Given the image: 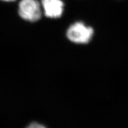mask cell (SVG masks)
Returning a JSON list of instances; mask_svg holds the SVG:
<instances>
[{
  "instance_id": "cell-2",
  "label": "cell",
  "mask_w": 128,
  "mask_h": 128,
  "mask_svg": "<svg viewBox=\"0 0 128 128\" xmlns=\"http://www.w3.org/2000/svg\"><path fill=\"white\" fill-rule=\"evenodd\" d=\"M18 14L24 20L36 22L42 16L40 4L38 0H21L18 4Z\"/></svg>"
},
{
  "instance_id": "cell-1",
  "label": "cell",
  "mask_w": 128,
  "mask_h": 128,
  "mask_svg": "<svg viewBox=\"0 0 128 128\" xmlns=\"http://www.w3.org/2000/svg\"><path fill=\"white\" fill-rule=\"evenodd\" d=\"M93 30L82 22H76L70 27L67 31V37L76 44H87L92 39Z\"/></svg>"
},
{
  "instance_id": "cell-3",
  "label": "cell",
  "mask_w": 128,
  "mask_h": 128,
  "mask_svg": "<svg viewBox=\"0 0 128 128\" xmlns=\"http://www.w3.org/2000/svg\"><path fill=\"white\" fill-rule=\"evenodd\" d=\"M44 14L47 17L57 18L63 13L64 4L62 0H42Z\"/></svg>"
},
{
  "instance_id": "cell-5",
  "label": "cell",
  "mask_w": 128,
  "mask_h": 128,
  "mask_svg": "<svg viewBox=\"0 0 128 128\" xmlns=\"http://www.w3.org/2000/svg\"><path fill=\"white\" fill-rule=\"evenodd\" d=\"M4 1H7V2H10V1H14L15 0H2Z\"/></svg>"
},
{
  "instance_id": "cell-4",
  "label": "cell",
  "mask_w": 128,
  "mask_h": 128,
  "mask_svg": "<svg viewBox=\"0 0 128 128\" xmlns=\"http://www.w3.org/2000/svg\"><path fill=\"white\" fill-rule=\"evenodd\" d=\"M27 128H46L44 126L42 125L39 124H37V123H33V124H30L29 126Z\"/></svg>"
}]
</instances>
